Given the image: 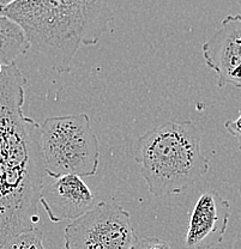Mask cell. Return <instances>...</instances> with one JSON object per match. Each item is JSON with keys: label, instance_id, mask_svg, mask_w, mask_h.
Here are the masks:
<instances>
[{"label": "cell", "instance_id": "cell-1", "mask_svg": "<svg viewBox=\"0 0 241 249\" xmlns=\"http://www.w3.org/2000/svg\"><path fill=\"white\" fill-rule=\"evenodd\" d=\"M25 85L16 62L0 66V246L40 223L47 173L41 124L23 110Z\"/></svg>", "mask_w": 241, "mask_h": 249}, {"label": "cell", "instance_id": "cell-2", "mask_svg": "<svg viewBox=\"0 0 241 249\" xmlns=\"http://www.w3.org/2000/svg\"><path fill=\"white\" fill-rule=\"evenodd\" d=\"M111 0H17L0 9L16 22L30 46L67 73L80 46H95L113 20Z\"/></svg>", "mask_w": 241, "mask_h": 249}, {"label": "cell", "instance_id": "cell-3", "mask_svg": "<svg viewBox=\"0 0 241 249\" xmlns=\"http://www.w3.org/2000/svg\"><path fill=\"white\" fill-rule=\"evenodd\" d=\"M201 145V131L191 120L165 123L139 137L133 158L150 193L178 196L198 182L210 168Z\"/></svg>", "mask_w": 241, "mask_h": 249}, {"label": "cell", "instance_id": "cell-4", "mask_svg": "<svg viewBox=\"0 0 241 249\" xmlns=\"http://www.w3.org/2000/svg\"><path fill=\"white\" fill-rule=\"evenodd\" d=\"M41 146L49 178L96 174L100 145L88 114L46 119L41 124Z\"/></svg>", "mask_w": 241, "mask_h": 249}, {"label": "cell", "instance_id": "cell-5", "mask_svg": "<svg viewBox=\"0 0 241 249\" xmlns=\"http://www.w3.org/2000/svg\"><path fill=\"white\" fill-rule=\"evenodd\" d=\"M64 240L65 249H133L139 241L129 212L107 201L67 224Z\"/></svg>", "mask_w": 241, "mask_h": 249}, {"label": "cell", "instance_id": "cell-6", "mask_svg": "<svg viewBox=\"0 0 241 249\" xmlns=\"http://www.w3.org/2000/svg\"><path fill=\"white\" fill-rule=\"evenodd\" d=\"M204 61L217 74V85L241 89V15H228L202 46Z\"/></svg>", "mask_w": 241, "mask_h": 249}, {"label": "cell", "instance_id": "cell-7", "mask_svg": "<svg viewBox=\"0 0 241 249\" xmlns=\"http://www.w3.org/2000/svg\"><path fill=\"white\" fill-rule=\"evenodd\" d=\"M51 178V182L43 186L40 204L52 223L78 219L96 205L94 192L80 176L61 175Z\"/></svg>", "mask_w": 241, "mask_h": 249}, {"label": "cell", "instance_id": "cell-8", "mask_svg": "<svg viewBox=\"0 0 241 249\" xmlns=\"http://www.w3.org/2000/svg\"><path fill=\"white\" fill-rule=\"evenodd\" d=\"M230 217V204L216 191L202 194L196 201L185 237L187 249H210L222 243Z\"/></svg>", "mask_w": 241, "mask_h": 249}, {"label": "cell", "instance_id": "cell-9", "mask_svg": "<svg viewBox=\"0 0 241 249\" xmlns=\"http://www.w3.org/2000/svg\"><path fill=\"white\" fill-rule=\"evenodd\" d=\"M32 48L22 28L4 15H0V66L15 64L18 56Z\"/></svg>", "mask_w": 241, "mask_h": 249}, {"label": "cell", "instance_id": "cell-10", "mask_svg": "<svg viewBox=\"0 0 241 249\" xmlns=\"http://www.w3.org/2000/svg\"><path fill=\"white\" fill-rule=\"evenodd\" d=\"M0 249H46L43 235L37 229L19 233L0 246Z\"/></svg>", "mask_w": 241, "mask_h": 249}, {"label": "cell", "instance_id": "cell-11", "mask_svg": "<svg viewBox=\"0 0 241 249\" xmlns=\"http://www.w3.org/2000/svg\"><path fill=\"white\" fill-rule=\"evenodd\" d=\"M133 249H170L169 243L157 237H147L139 240Z\"/></svg>", "mask_w": 241, "mask_h": 249}, {"label": "cell", "instance_id": "cell-12", "mask_svg": "<svg viewBox=\"0 0 241 249\" xmlns=\"http://www.w3.org/2000/svg\"><path fill=\"white\" fill-rule=\"evenodd\" d=\"M225 129L232 134L233 137H235L238 140V144H239V149L241 150V111L235 120H228L224 124Z\"/></svg>", "mask_w": 241, "mask_h": 249}, {"label": "cell", "instance_id": "cell-13", "mask_svg": "<svg viewBox=\"0 0 241 249\" xmlns=\"http://www.w3.org/2000/svg\"><path fill=\"white\" fill-rule=\"evenodd\" d=\"M15 1H17V0H0V9L9 6V5L14 4Z\"/></svg>", "mask_w": 241, "mask_h": 249}, {"label": "cell", "instance_id": "cell-14", "mask_svg": "<svg viewBox=\"0 0 241 249\" xmlns=\"http://www.w3.org/2000/svg\"><path fill=\"white\" fill-rule=\"evenodd\" d=\"M238 1H239V5L241 6V0H238Z\"/></svg>", "mask_w": 241, "mask_h": 249}]
</instances>
